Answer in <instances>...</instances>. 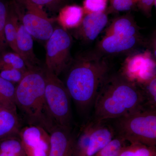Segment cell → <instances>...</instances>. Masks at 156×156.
Returning a JSON list of instances; mask_svg holds the SVG:
<instances>
[{"mask_svg":"<svg viewBox=\"0 0 156 156\" xmlns=\"http://www.w3.org/2000/svg\"><path fill=\"white\" fill-rule=\"evenodd\" d=\"M19 1L25 11L22 13L15 11L19 20L33 37L47 41L55 28L53 26L54 20L49 18L43 7L30 0Z\"/></svg>","mask_w":156,"mask_h":156,"instance_id":"8","label":"cell"},{"mask_svg":"<svg viewBox=\"0 0 156 156\" xmlns=\"http://www.w3.org/2000/svg\"><path fill=\"white\" fill-rule=\"evenodd\" d=\"M119 156H156L155 147L130 143L129 145L124 146Z\"/></svg>","mask_w":156,"mask_h":156,"instance_id":"21","label":"cell"},{"mask_svg":"<svg viewBox=\"0 0 156 156\" xmlns=\"http://www.w3.org/2000/svg\"><path fill=\"white\" fill-rule=\"evenodd\" d=\"M125 142L121 137L116 136L94 156H119Z\"/></svg>","mask_w":156,"mask_h":156,"instance_id":"24","label":"cell"},{"mask_svg":"<svg viewBox=\"0 0 156 156\" xmlns=\"http://www.w3.org/2000/svg\"><path fill=\"white\" fill-rule=\"evenodd\" d=\"M0 156H26L19 136L0 140Z\"/></svg>","mask_w":156,"mask_h":156,"instance_id":"20","label":"cell"},{"mask_svg":"<svg viewBox=\"0 0 156 156\" xmlns=\"http://www.w3.org/2000/svg\"><path fill=\"white\" fill-rule=\"evenodd\" d=\"M109 69L105 56L96 51L82 53L72 59L66 70L64 84L71 98L82 113L88 112L93 106Z\"/></svg>","mask_w":156,"mask_h":156,"instance_id":"1","label":"cell"},{"mask_svg":"<svg viewBox=\"0 0 156 156\" xmlns=\"http://www.w3.org/2000/svg\"><path fill=\"white\" fill-rule=\"evenodd\" d=\"M139 86L145 96L146 105L156 108V75Z\"/></svg>","mask_w":156,"mask_h":156,"instance_id":"26","label":"cell"},{"mask_svg":"<svg viewBox=\"0 0 156 156\" xmlns=\"http://www.w3.org/2000/svg\"><path fill=\"white\" fill-rule=\"evenodd\" d=\"M115 136L130 143L149 146L156 144V108L145 105L135 111L110 120Z\"/></svg>","mask_w":156,"mask_h":156,"instance_id":"4","label":"cell"},{"mask_svg":"<svg viewBox=\"0 0 156 156\" xmlns=\"http://www.w3.org/2000/svg\"><path fill=\"white\" fill-rule=\"evenodd\" d=\"M45 89L44 68H33L16 86L15 101L27 125L40 126L50 133L56 126L48 110Z\"/></svg>","mask_w":156,"mask_h":156,"instance_id":"3","label":"cell"},{"mask_svg":"<svg viewBox=\"0 0 156 156\" xmlns=\"http://www.w3.org/2000/svg\"><path fill=\"white\" fill-rule=\"evenodd\" d=\"M108 0H84L83 8L85 14L106 11Z\"/></svg>","mask_w":156,"mask_h":156,"instance_id":"28","label":"cell"},{"mask_svg":"<svg viewBox=\"0 0 156 156\" xmlns=\"http://www.w3.org/2000/svg\"><path fill=\"white\" fill-rule=\"evenodd\" d=\"M50 134L48 156H73L75 137L72 133L71 128L56 126Z\"/></svg>","mask_w":156,"mask_h":156,"instance_id":"13","label":"cell"},{"mask_svg":"<svg viewBox=\"0 0 156 156\" xmlns=\"http://www.w3.org/2000/svg\"><path fill=\"white\" fill-rule=\"evenodd\" d=\"M71 36L61 26L56 27L47 41L46 65L49 71L58 76L65 71L72 61Z\"/></svg>","mask_w":156,"mask_h":156,"instance_id":"7","label":"cell"},{"mask_svg":"<svg viewBox=\"0 0 156 156\" xmlns=\"http://www.w3.org/2000/svg\"><path fill=\"white\" fill-rule=\"evenodd\" d=\"M16 86L0 77V105L17 114L15 101Z\"/></svg>","mask_w":156,"mask_h":156,"instance_id":"19","label":"cell"},{"mask_svg":"<svg viewBox=\"0 0 156 156\" xmlns=\"http://www.w3.org/2000/svg\"><path fill=\"white\" fill-rule=\"evenodd\" d=\"M145 44L141 36L104 35L98 44L96 52L104 56L130 54Z\"/></svg>","mask_w":156,"mask_h":156,"instance_id":"11","label":"cell"},{"mask_svg":"<svg viewBox=\"0 0 156 156\" xmlns=\"http://www.w3.org/2000/svg\"><path fill=\"white\" fill-rule=\"evenodd\" d=\"M19 18L15 11L9 8L5 26V34L8 46L14 52L21 56L17 44V30L19 24Z\"/></svg>","mask_w":156,"mask_h":156,"instance_id":"18","label":"cell"},{"mask_svg":"<svg viewBox=\"0 0 156 156\" xmlns=\"http://www.w3.org/2000/svg\"><path fill=\"white\" fill-rule=\"evenodd\" d=\"M9 7L2 0H0V56L6 51L8 47L5 37V26Z\"/></svg>","mask_w":156,"mask_h":156,"instance_id":"25","label":"cell"},{"mask_svg":"<svg viewBox=\"0 0 156 156\" xmlns=\"http://www.w3.org/2000/svg\"><path fill=\"white\" fill-rule=\"evenodd\" d=\"M26 73L16 69L0 60V77L17 86Z\"/></svg>","mask_w":156,"mask_h":156,"instance_id":"22","label":"cell"},{"mask_svg":"<svg viewBox=\"0 0 156 156\" xmlns=\"http://www.w3.org/2000/svg\"><path fill=\"white\" fill-rule=\"evenodd\" d=\"M140 29L134 17L131 14H127L115 18L105 30V36H140Z\"/></svg>","mask_w":156,"mask_h":156,"instance_id":"15","label":"cell"},{"mask_svg":"<svg viewBox=\"0 0 156 156\" xmlns=\"http://www.w3.org/2000/svg\"><path fill=\"white\" fill-rule=\"evenodd\" d=\"M107 122L89 120L81 127L75 137L73 156H94L115 136Z\"/></svg>","mask_w":156,"mask_h":156,"instance_id":"6","label":"cell"},{"mask_svg":"<svg viewBox=\"0 0 156 156\" xmlns=\"http://www.w3.org/2000/svg\"><path fill=\"white\" fill-rule=\"evenodd\" d=\"M33 37L22 23H19L17 30V47L21 57L30 69L40 67L38 59L34 53Z\"/></svg>","mask_w":156,"mask_h":156,"instance_id":"14","label":"cell"},{"mask_svg":"<svg viewBox=\"0 0 156 156\" xmlns=\"http://www.w3.org/2000/svg\"><path fill=\"white\" fill-rule=\"evenodd\" d=\"M18 136L26 156H48L50 134L40 126L27 125L20 128Z\"/></svg>","mask_w":156,"mask_h":156,"instance_id":"10","label":"cell"},{"mask_svg":"<svg viewBox=\"0 0 156 156\" xmlns=\"http://www.w3.org/2000/svg\"><path fill=\"white\" fill-rule=\"evenodd\" d=\"M31 2L43 7L45 6L53 12L59 11L61 8L66 5V0H30Z\"/></svg>","mask_w":156,"mask_h":156,"instance_id":"29","label":"cell"},{"mask_svg":"<svg viewBox=\"0 0 156 156\" xmlns=\"http://www.w3.org/2000/svg\"><path fill=\"white\" fill-rule=\"evenodd\" d=\"M146 105L142 89L120 73L108 75L98 92L92 119L108 122Z\"/></svg>","mask_w":156,"mask_h":156,"instance_id":"2","label":"cell"},{"mask_svg":"<svg viewBox=\"0 0 156 156\" xmlns=\"http://www.w3.org/2000/svg\"><path fill=\"white\" fill-rule=\"evenodd\" d=\"M84 15L83 7L77 5H66L59 10L56 20L60 26L66 30L76 29L80 24Z\"/></svg>","mask_w":156,"mask_h":156,"instance_id":"16","label":"cell"},{"mask_svg":"<svg viewBox=\"0 0 156 156\" xmlns=\"http://www.w3.org/2000/svg\"><path fill=\"white\" fill-rule=\"evenodd\" d=\"M156 57L147 50L129 54L120 73L128 80L138 86L156 76Z\"/></svg>","mask_w":156,"mask_h":156,"instance_id":"9","label":"cell"},{"mask_svg":"<svg viewBox=\"0 0 156 156\" xmlns=\"http://www.w3.org/2000/svg\"><path fill=\"white\" fill-rule=\"evenodd\" d=\"M156 0H138L137 7L147 17H150Z\"/></svg>","mask_w":156,"mask_h":156,"instance_id":"30","label":"cell"},{"mask_svg":"<svg viewBox=\"0 0 156 156\" xmlns=\"http://www.w3.org/2000/svg\"><path fill=\"white\" fill-rule=\"evenodd\" d=\"M44 72L45 100L50 116L56 126L71 128V98L64 83L45 67Z\"/></svg>","mask_w":156,"mask_h":156,"instance_id":"5","label":"cell"},{"mask_svg":"<svg viewBox=\"0 0 156 156\" xmlns=\"http://www.w3.org/2000/svg\"><path fill=\"white\" fill-rule=\"evenodd\" d=\"M137 2L138 0H110V7L107 11L109 14L131 11L137 6Z\"/></svg>","mask_w":156,"mask_h":156,"instance_id":"27","label":"cell"},{"mask_svg":"<svg viewBox=\"0 0 156 156\" xmlns=\"http://www.w3.org/2000/svg\"><path fill=\"white\" fill-rule=\"evenodd\" d=\"M0 60L16 69L27 72L29 69L25 61L15 52H5L0 56Z\"/></svg>","mask_w":156,"mask_h":156,"instance_id":"23","label":"cell"},{"mask_svg":"<svg viewBox=\"0 0 156 156\" xmlns=\"http://www.w3.org/2000/svg\"><path fill=\"white\" fill-rule=\"evenodd\" d=\"M156 31H154L147 44L148 50H149L153 53L155 57H156Z\"/></svg>","mask_w":156,"mask_h":156,"instance_id":"31","label":"cell"},{"mask_svg":"<svg viewBox=\"0 0 156 156\" xmlns=\"http://www.w3.org/2000/svg\"><path fill=\"white\" fill-rule=\"evenodd\" d=\"M20 128L17 114L0 105V140L18 136Z\"/></svg>","mask_w":156,"mask_h":156,"instance_id":"17","label":"cell"},{"mask_svg":"<svg viewBox=\"0 0 156 156\" xmlns=\"http://www.w3.org/2000/svg\"><path fill=\"white\" fill-rule=\"evenodd\" d=\"M108 14L107 9L103 12L85 14L75 30L76 38L87 43L96 40L108 23Z\"/></svg>","mask_w":156,"mask_h":156,"instance_id":"12","label":"cell"}]
</instances>
